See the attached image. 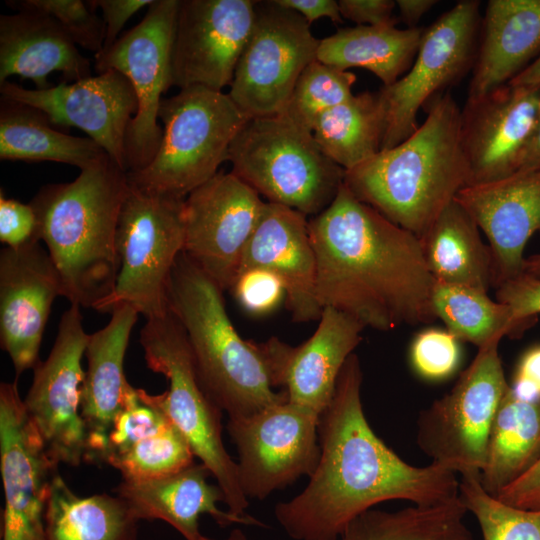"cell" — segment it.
Here are the masks:
<instances>
[{
	"label": "cell",
	"mask_w": 540,
	"mask_h": 540,
	"mask_svg": "<svg viewBox=\"0 0 540 540\" xmlns=\"http://www.w3.org/2000/svg\"><path fill=\"white\" fill-rule=\"evenodd\" d=\"M362 379L353 353L319 418L321 454L315 471L301 493L274 508L294 540H338L354 518L383 501L428 506L459 496L456 473L434 463L409 465L377 437L363 412Z\"/></svg>",
	"instance_id": "1"
},
{
	"label": "cell",
	"mask_w": 540,
	"mask_h": 540,
	"mask_svg": "<svg viewBox=\"0 0 540 540\" xmlns=\"http://www.w3.org/2000/svg\"><path fill=\"white\" fill-rule=\"evenodd\" d=\"M316 256V295L365 328L389 331L430 324L434 278L420 240L342 185L308 221Z\"/></svg>",
	"instance_id": "2"
},
{
	"label": "cell",
	"mask_w": 540,
	"mask_h": 540,
	"mask_svg": "<svg viewBox=\"0 0 540 540\" xmlns=\"http://www.w3.org/2000/svg\"><path fill=\"white\" fill-rule=\"evenodd\" d=\"M128 188V172L107 154L73 181L42 187L30 202L71 304L101 312L113 293L117 228Z\"/></svg>",
	"instance_id": "3"
},
{
	"label": "cell",
	"mask_w": 540,
	"mask_h": 540,
	"mask_svg": "<svg viewBox=\"0 0 540 540\" xmlns=\"http://www.w3.org/2000/svg\"><path fill=\"white\" fill-rule=\"evenodd\" d=\"M427 105L424 122L411 135L344 177L359 201L419 239L468 184L461 108L448 92Z\"/></svg>",
	"instance_id": "4"
},
{
	"label": "cell",
	"mask_w": 540,
	"mask_h": 540,
	"mask_svg": "<svg viewBox=\"0 0 540 540\" xmlns=\"http://www.w3.org/2000/svg\"><path fill=\"white\" fill-rule=\"evenodd\" d=\"M223 290L184 252L167 288L169 310L182 325L198 380L229 419L250 416L287 399L274 391L259 343L243 339L225 308Z\"/></svg>",
	"instance_id": "5"
},
{
	"label": "cell",
	"mask_w": 540,
	"mask_h": 540,
	"mask_svg": "<svg viewBox=\"0 0 540 540\" xmlns=\"http://www.w3.org/2000/svg\"><path fill=\"white\" fill-rule=\"evenodd\" d=\"M228 161L267 202L313 217L333 202L345 177L312 132L283 113L250 118L232 141Z\"/></svg>",
	"instance_id": "6"
},
{
	"label": "cell",
	"mask_w": 540,
	"mask_h": 540,
	"mask_svg": "<svg viewBox=\"0 0 540 540\" xmlns=\"http://www.w3.org/2000/svg\"><path fill=\"white\" fill-rule=\"evenodd\" d=\"M162 142L142 170L128 173L131 185L185 199L228 161L235 136L250 117L228 93L190 86L161 101Z\"/></svg>",
	"instance_id": "7"
},
{
	"label": "cell",
	"mask_w": 540,
	"mask_h": 540,
	"mask_svg": "<svg viewBox=\"0 0 540 540\" xmlns=\"http://www.w3.org/2000/svg\"><path fill=\"white\" fill-rule=\"evenodd\" d=\"M139 342L147 367L162 374L169 386L161 394L148 393L156 405L181 432L197 457L216 479L225 496L228 511L245 513L249 500L243 494L237 463L226 451L222 438V411L202 388L184 329L169 310L147 319Z\"/></svg>",
	"instance_id": "8"
},
{
	"label": "cell",
	"mask_w": 540,
	"mask_h": 540,
	"mask_svg": "<svg viewBox=\"0 0 540 540\" xmlns=\"http://www.w3.org/2000/svg\"><path fill=\"white\" fill-rule=\"evenodd\" d=\"M184 201L129 183L116 236L119 271L100 313L126 304L147 320L169 311L168 282L185 242Z\"/></svg>",
	"instance_id": "9"
},
{
	"label": "cell",
	"mask_w": 540,
	"mask_h": 540,
	"mask_svg": "<svg viewBox=\"0 0 540 540\" xmlns=\"http://www.w3.org/2000/svg\"><path fill=\"white\" fill-rule=\"evenodd\" d=\"M499 342L479 348L450 392L418 419L419 448L432 463L461 477H479L495 414L511 387L498 353Z\"/></svg>",
	"instance_id": "10"
},
{
	"label": "cell",
	"mask_w": 540,
	"mask_h": 540,
	"mask_svg": "<svg viewBox=\"0 0 540 540\" xmlns=\"http://www.w3.org/2000/svg\"><path fill=\"white\" fill-rule=\"evenodd\" d=\"M479 8V1L463 0L443 13L424 29L407 73L378 91L384 117L381 150L411 135L419 126L420 108L473 68L481 24Z\"/></svg>",
	"instance_id": "11"
},
{
	"label": "cell",
	"mask_w": 540,
	"mask_h": 540,
	"mask_svg": "<svg viewBox=\"0 0 540 540\" xmlns=\"http://www.w3.org/2000/svg\"><path fill=\"white\" fill-rule=\"evenodd\" d=\"M180 0H153L136 26L108 49L94 55L97 74L116 70L135 91L138 110L125 141L127 172L142 170L155 157L163 128L158 111L162 94L172 86L171 56Z\"/></svg>",
	"instance_id": "12"
},
{
	"label": "cell",
	"mask_w": 540,
	"mask_h": 540,
	"mask_svg": "<svg viewBox=\"0 0 540 540\" xmlns=\"http://www.w3.org/2000/svg\"><path fill=\"white\" fill-rule=\"evenodd\" d=\"M256 16L228 92L250 118L285 111L303 70L317 60L320 40L296 11L257 1Z\"/></svg>",
	"instance_id": "13"
},
{
	"label": "cell",
	"mask_w": 540,
	"mask_h": 540,
	"mask_svg": "<svg viewBox=\"0 0 540 540\" xmlns=\"http://www.w3.org/2000/svg\"><path fill=\"white\" fill-rule=\"evenodd\" d=\"M319 418L285 400L250 416L228 419L226 428L239 457L238 480L247 498L265 499L313 474L321 454Z\"/></svg>",
	"instance_id": "14"
},
{
	"label": "cell",
	"mask_w": 540,
	"mask_h": 540,
	"mask_svg": "<svg viewBox=\"0 0 540 540\" xmlns=\"http://www.w3.org/2000/svg\"><path fill=\"white\" fill-rule=\"evenodd\" d=\"M89 335L80 306L71 304L61 316L47 359L34 367L32 384L23 399L29 419L58 465L75 467L86 461L87 437L81 416L85 371L81 362Z\"/></svg>",
	"instance_id": "15"
},
{
	"label": "cell",
	"mask_w": 540,
	"mask_h": 540,
	"mask_svg": "<svg viewBox=\"0 0 540 540\" xmlns=\"http://www.w3.org/2000/svg\"><path fill=\"white\" fill-rule=\"evenodd\" d=\"M265 201L233 172L218 171L184 201L183 252L230 290Z\"/></svg>",
	"instance_id": "16"
},
{
	"label": "cell",
	"mask_w": 540,
	"mask_h": 540,
	"mask_svg": "<svg viewBox=\"0 0 540 540\" xmlns=\"http://www.w3.org/2000/svg\"><path fill=\"white\" fill-rule=\"evenodd\" d=\"M254 0H180L172 56V86H230L251 34Z\"/></svg>",
	"instance_id": "17"
},
{
	"label": "cell",
	"mask_w": 540,
	"mask_h": 540,
	"mask_svg": "<svg viewBox=\"0 0 540 540\" xmlns=\"http://www.w3.org/2000/svg\"><path fill=\"white\" fill-rule=\"evenodd\" d=\"M17 380L0 384L2 540H44L46 503L59 465L26 413Z\"/></svg>",
	"instance_id": "18"
},
{
	"label": "cell",
	"mask_w": 540,
	"mask_h": 540,
	"mask_svg": "<svg viewBox=\"0 0 540 540\" xmlns=\"http://www.w3.org/2000/svg\"><path fill=\"white\" fill-rule=\"evenodd\" d=\"M1 98L31 106L52 125L77 127L97 142L119 166L126 168L125 141L138 101L128 78L107 70L72 83L62 81L47 89L0 84Z\"/></svg>",
	"instance_id": "19"
},
{
	"label": "cell",
	"mask_w": 540,
	"mask_h": 540,
	"mask_svg": "<svg viewBox=\"0 0 540 540\" xmlns=\"http://www.w3.org/2000/svg\"><path fill=\"white\" fill-rule=\"evenodd\" d=\"M540 106V88L505 84L461 108V143L468 184L507 177L519 170Z\"/></svg>",
	"instance_id": "20"
},
{
	"label": "cell",
	"mask_w": 540,
	"mask_h": 540,
	"mask_svg": "<svg viewBox=\"0 0 540 540\" xmlns=\"http://www.w3.org/2000/svg\"><path fill=\"white\" fill-rule=\"evenodd\" d=\"M63 296L59 273L40 241L0 251V342L16 378L41 361L39 350L54 300Z\"/></svg>",
	"instance_id": "21"
},
{
	"label": "cell",
	"mask_w": 540,
	"mask_h": 540,
	"mask_svg": "<svg viewBox=\"0 0 540 540\" xmlns=\"http://www.w3.org/2000/svg\"><path fill=\"white\" fill-rule=\"evenodd\" d=\"M364 328L353 317L324 307L317 329L302 344L290 346L277 337L259 343L274 387H283L289 402L321 415Z\"/></svg>",
	"instance_id": "22"
},
{
	"label": "cell",
	"mask_w": 540,
	"mask_h": 540,
	"mask_svg": "<svg viewBox=\"0 0 540 540\" xmlns=\"http://www.w3.org/2000/svg\"><path fill=\"white\" fill-rule=\"evenodd\" d=\"M455 200L486 235L495 289L524 273V248L540 232V169L462 188Z\"/></svg>",
	"instance_id": "23"
},
{
	"label": "cell",
	"mask_w": 540,
	"mask_h": 540,
	"mask_svg": "<svg viewBox=\"0 0 540 540\" xmlns=\"http://www.w3.org/2000/svg\"><path fill=\"white\" fill-rule=\"evenodd\" d=\"M251 268L267 270L282 280L293 321L319 320L323 309L316 295V256L306 215L265 202L239 272Z\"/></svg>",
	"instance_id": "24"
},
{
	"label": "cell",
	"mask_w": 540,
	"mask_h": 540,
	"mask_svg": "<svg viewBox=\"0 0 540 540\" xmlns=\"http://www.w3.org/2000/svg\"><path fill=\"white\" fill-rule=\"evenodd\" d=\"M212 476L200 463L174 473L146 480H122L114 489L139 520H161L176 529L185 540H199V518L210 515L221 527L232 524L266 527L250 515H236L218 508L225 502L218 485L208 483Z\"/></svg>",
	"instance_id": "25"
},
{
	"label": "cell",
	"mask_w": 540,
	"mask_h": 540,
	"mask_svg": "<svg viewBox=\"0 0 540 540\" xmlns=\"http://www.w3.org/2000/svg\"><path fill=\"white\" fill-rule=\"evenodd\" d=\"M138 315L129 305L117 306L109 322L89 335L81 395V416L87 437L85 462L102 463L114 419L130 385L124 373V360Z\"/></svg>",
	"instance_id": "26"
},
{
	"label": "cell",
	"mask_w": 540,
	"mask_h": 540,
	"mask_svg": "<svg viewBox=\"0 0 540 540\" xmlns=\"http://www.w3.org/2000/svg\"><path fill=\"white\" fill-rule=\"evenodd\" d=\"M49 15L30 9H19L0 16V84L17 75L30 79L36 89L50 86L52 72L62 74L64 81L91 76L88 58Z\"/></svg>",
	"instance_id": "27"
},
{
	"label": "cell",
	"mask_w": 540,
	"mask_h": 540,
	"mask_svg": "<svg viewBox=\"0 0 540 540\" xmlns=\"http://www.w3.org/2000/svg\"><path fill=\"white\" fill-rule=\"evenodd\" d=\"M539 50L540 0L488 1L467 99L508 84Z\"/></svg>",
	"instance_id": "28"
},
{
	"label": "cell",
	"mask_w": 540,
	"mask_h": 540,
	"mask_svg": "<svg viewBox=\"0 0 540 540\" xmlns=\"http://www.w3.org/2000/svg\"><path fill=\"white\" fill-rule=\"evenodd\" d=\"M419 240L435 281L487 293L493 287L491 249L475 220L455 199Z\"/></svg>",
	"instance_id": "29"
},
{
	"label": "cell",
	"mask_w": 540,
	"mask_h": 540,
	"mask_svg": "<svg viewBox=\"0 0 540 540\" xmlns=\"http://www.w3.org/2000/svg\"><path fill=\"white\" fill-rule=\"evenodd\" d=\"M539 460L540 399L519 398L510 387L492 423L479 482L496 497Z\"/></svg>",
	"instance_id": "30"
},
{
	"label": "cell",
	"mask_w": 540,
	"mask_h": 540,
	"mask_svg": "<svg viewBox=\"0 0 540 540\" xmlns=\"http://www.w3.org/2000/svg\"><path fill=\"white\" fill-rule=\"evenodd\" d=\"M424 28L356 25L320 40L317 60L342 70L363 68L383 86L395 83L415 60Z\"/></svg>",
	"instance_id": "31"
},
{
	"label": "cell",
	"mask_w": 540,
	"mask_h": 540,
	"mask_svg": "<svg viewBox=\"0 0 540 540\" xmlns=\"http://www.w3.org/2000/svg\"><path fill=\"white\" fill-rule=\"evenodd\" d=\"M139 522L117 495L81 497L58 472L46 503L44 540H137Z\"/></svg>",
	"instance_id": "32"
},
{
	"label": "cell",
	"mask_w": 540,
	"mask_h": 540,
	"mask_svg": "<svg viewBox=\"0 0 540 540\" xmlns=\"http://www.w3.org/2000/svg\"><path fill=\"white\" fill-rule=\"evenodd\" d=\"M105 155V150L93 139L57 131L41 111L1 98V160L53 161L83 170Z\"/></svg>",
	"instance_id": "33"
},
{
	"label": "cell",
	"mask_w": 540,
	"mask_h": 540,
	"mask_svg": "<svg viewBox=\"0 0 540 540\" xmlns=\"http://www.w3.org/2000/svg\"><path fill=\"white\" fill-rule=\"evenodd\" d=\"M383 110L378 92L353 95L322 112L311 132L321 150L345 171L370 159L381 150Z\"/></svg>",
	"instance_id": "34"
},
{
	"label": "cell",
	"mask_w": 540,
	"mask_h": 540,
	"mask_svg": "<svg viewBox=\"0 0 540 540\" xmlns=\"http://www.w3.org/2000/svg\"><path fill=\"white\" fill-rule=\"evenodd\" d=\"M460 497L447 502L388 512L369 509L354 518L342 540H475L464 523Z\"/></svg>",
	"instance_id": "35"
},
{
	"label": "cell",
	"mask_w": 540,
	"mask_h": 540,
	"mask_svg": "<svg viewBox=\"0 0 540 540\" xmlns=\"http://www.w3.org/2000/svg\"><path fill=\"white\" fill-rule=\"evenodd\" d=\"M432 306L448 332L478 349L504 336H519L527 328L514 319L508 305L469 287L434 281Z\"/></svg>",
	"instance_id": "36"
},
{
	"label": "cell",
	"mask_w": 540,
	"mask_h": 540,
	"mask_svg": "<svg viewBox=\"0 0 540 540\" xmlns=\"http://www.w3.org/2000/svg\"><path fill=\"white\" fill-rule=\"evenodd\" d=\"M194 457L185 437L170 422L110 457L106 464L117 469L122 480H146L179 471L194 463Z\"/></svg>",
	"instance_id": "37"
},
{
	"label": "cell",
	"mask_w": 540,
	"mask_h": 540,
	"mask_svg": "<svg viewBox=\"0 0 540 540\" xmlns=\"http://www.w3.org/2000/svg\"><path fill=\"white\" fill-rule=\"evenodd\" d=\"M479 477L462 476L459 497L476 517L483 540H540V510L510 506L488 494Z\"/></svg>",
	"instance_id": "38"
},
{
	"label": "cell",
	"mask_w": 540,
	"mask_h": 540,
	"mask_svg": "<svg viewBox=\"0 0 540 540\" xmlns=\"http://www.w3.org/2000/svg\"><path fill=\"white\" fill-rule=\"evenodd\" d=\"M355 81L354 73L315 60L299 76L283 114L311 131L322 112L354 95Z\"/></svg>",
	"instance_id": "39"
},
{
	"label": "cell",
	"mask_w": 540,
	"mask_h": 540,
	"mask_svg": "<svg viewBox=\"0 0 540 540\" xmlns=\"http://www.w3.org/2000/svg\"><path fill=\"white\" fill-rule=\"evenodd\" d=\"M6 3L15 10L30 9L51 16L76 45L94 55L103 48L105 24L89 1L21 0Z\"/></svg>",
	"instance_id": "40"
},
{
	"label": "cell",
	"mask_w": 540,
	"mask_h": 540,
	"mask_svg": "<svg viewBox=\"0 0 540 540\" xmlns=\"http://www.w3.org/2000/svg\"><path fill=\"white\" fill-rule=\"evenodd\" d=\"M410 360L415 371L423 378L445 379L459 365V340L447 330L426 329L414 338Z\"/></svg>",
	"instance_id": "41"
},
{
	"label": "cell",
	"mask_w": 540,
	"mask_h": 540,
	"mask_svg": "<svg viewBox=\"0 0 540 540\" xmlns=\"http://www.w3.org/2000/svg\"><path fill=\"white\" fill-rule=\"evenodd\" d=\"M230 290L242 309L253 316L268 315L286 301L282 280L259 268L239 272Z\"/></svg>",
	"instance_id": "42"
},
{
	"label": "cell",
	"mask_w": 540,
	"mask_h": 540,
	"mask_svg": "<svg viewBox=\"0 0 540 540\" xmlns=\"http://www.w3.org/2000/svg\"><path fill=\"white\" fill-rule=\"evenodd\" d=\"M0 241L6 247L17 248L41 241L35 209L29 204L0 195Z\"/></svg>",
	"instance_id": "43"
},
{
	"label": "cell",
	"mask_w": 540,
	"mask_h": 540,
	"mask_svg": "<svg viewBox=\"0 0 540 540\" xmlns=\"http://www.w3.org/2000/svg\"><path fill=\"white\" fill-rule=\"evenodd\" d=\"M496 300L508 305L514 319L527 327L540 313V278L523 273L497 287Z\"/></svg>",
	"instance_id": "44"
},
{
	"label": "cell",
	"mask_w": 540,
	"mask_h": 540,
	"mask_svg": "<svg viewBox=\"0 0 540 540\" xmlns=\"http://www.w3.org/2000/svg\"><path fill=\"white\" fill-rule=\"evenodd\" d=\"M338 4L342 18L357 25L396 26L398 22L393 15V0H340Z\"/></svg>",
	"instance_id": "45"
},
{
	"label": "cell",
	"mask_w": 540,
	"mask_h": 540,
	"mask_svg": "<svg viewBox=\"0 0 540 540\" xmlns=\"http://www.w3.org/2000/svg\"><path fill=\"white\" fill-rule=\"evenodd\" d=\"M94 9H101L105 24L102 50L110 48L119 38L125 23L136 12L149 6L153 0H88ZM101 50V51H102Z\"/></svg>",
	"instance_id": "46"
},
{
	"label": "cell",
	"mask_w": 540,
	"mask_h": 540,
	"mask_svg": "<svg viewBox=\"0 0 540 540\" xmlns=\"http://www.w3.org/2000/svg\"><path fill=\"white\" fill-rule=\"evenodd\" d=\"M495 498L520 509L540 510V460Z\"/></svg>",
	"instance_id": "47"
},
{
	"label": "cell",
	"mask_w": 540,
	"mask_h": 540,
	"mask_svg": "<svg viewBox=\"0 0 540 540\" xmlns=\"http://www.w3.org/2000/svg\"><path fill=\"white\" fill-rule=\"evenodd\" d=\"M511 388L519 398L540 399V345L530 348L522 355Z\"/></svg>",
	"instance_id": "48"
},
{
	"label": "cell",
	"mask_w": 540,
	"mask_h": 540,
	"mask_svg": "<svg viewBox=\"0 0 540 540\" xmlns=\"http://www.w3.org/2000/svg\"><path fill=\"white\" fill-rule=\"evenodd\" d=\"M275 2L284 8L296 11L309 24L322 17L330 18L336 23L343 21L338 1L335 0H275Z\"/></svg>",
	"instance_id": "49"
},
{
	"label": "cell",
	"mask_w": 540,
	"mask_h": 540,
	"mask_svg": "<svg viewBox=\"0 0 540 540\" xmlns=\"http://www.w3.org/2000/svg\"><path fill=\"white\" fill-rule=\"evenodd\" d=\"M436 3V0H397L396 7L408 28H414Z\"/></svg>",
	"instance_id": "50"
},
{
	"label": "cell",
	"mask_w": 540,
	"mask_h": 540,
	"mask_svg": "<svg viewBox=\"0 0 540 540\" xmlns=\"http://www.w3.org/2000/svg\"><path fill=\"white\" fill-rule=\"evenodd\" d=\"M534 169H540V106L534 131L522 155L518 171Z\"/></svg>",
	"instance_id": "51"
},
{
	"label": "cell",
	"mask_w": 540,
	"mask_h": 540,
	"mask_svg": "<svg viewBox=\"0 0 540 540\" xmlns=\"http://www.w3.org/2000/svg\"><path fill=\"white\" fill-rule=\"evenodd\" d=\"M509 84L540 88V55L514 77Z\"/></svg>",
	"instance_id": "52"
},
{
	"label": "cell",
	"mask_w": 540,
	"mask_h": 540,
	"mask_svg": "<svg viewBox=\"0 0 540 540\" xmlns=\"http://www.w3.org/2000/svg\"><path fill=\"white\" fill-rule=\"evenodd\" d=\"M523 271L525 274L540 278V253L525 258Z\"/></svg>",
	"instance_id": "53"
},
{
	"label": "cell",
	"mask_w": 540,
	"mask_h": 540,
	"mask_svg": "<svg viewBox=\"0 0 540 540\" xmlns=\"http://www.w3.org/2000/svg\"><path fill=\"white\" fill-rule=\"evenodd\" d=\"M199 540H216L207 536L201 535ZM223 540H249L246 534L240 528H234L230 531L229 535Z\"/></svg>",
	"instance_id": "54"
}]
</instances>
